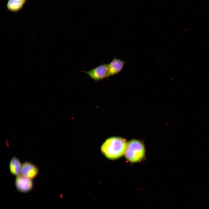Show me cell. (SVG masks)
<instances>
[{
    "mask_svg": "<svg viewBox=\"0 0 209 209\" xmlns=\"http://www.w3.org/2000/svg\"><path fill=\"white\" fill-rule=\"evenodd\" d=\"M127 145L125 139L119 137H112L105 141L101 149L102 153L107 158L115 159L125 154Z\"/></svg>",
    "mask_w": 209,
    "mask_h": 209,
    "instance_id": "6da1fadb",
    "label": "cell"
},
{
    "mask_svg": "<svg viewBox=\"0 0 209 209\" xmlns=\"http://www.w3.org/2000/svg\"><path fill=\"white\" fill-rule=\"evenodd\" d=\"M145 149L143 143L140 141L133 140L127 144L125 156L127 160L131 162H136L143 158Z\"/></svg>",
    "mask_w": 209,
    "mask_h": 209,
    "instance_id": "7a4b0ae2",
    "label": "cell"
},
{
    "mask_svg": "<svg viewBox=\"0 0 209 209\" xmlns=\"http://www.w3.org/2000/svg\"><path fill=\"white\" fill-rule=\"evenodd\" d=\"M108 64H103L88 71H82L96 82L107 78Z\"/></svg>",
    "mask_w": 209,
    "mask_h": 209,
    "instance_id": "3957f363",
    "label": "cell"
},
{
    "mask_svg": "<svg viewBox=\"0 0 209 209\" xmlns=\"http://www.w3.org/2000/svg\"><path fill=\"white\" fill-rule=\"evenodd\" d=\"M15 184L17 190L23 192L30 190L33 186L32 179L26 177L22 174L17 176L15 180Z\"/></svg>",
    "mask_w": 209,
    "mask_h": 209,
    "instance_id": "277c9868",
    "label": "cell"
},
{
    "mask_svg": "<svg viewBox=\"0 0 209 209\" xmlns=\"http://www.w3.org/2000/svg\"><path fill=\"white\" fill-rule=\"evenodd\" d=\"M125 62L121 59L114 58L108 64L107 77L116 74L122 70Z\"/></svg>",
    "mask_w": 209,
    "mask_h": 209,
    "instance_id": "5b68a950",
    "label": "cell"
},
{
    "mask_svg": "<svg viewBox=\"0 0 209 209\" xmlns=\"http://www.w3.org/2000/svg\"><path fill=\"white\" fill-rule=\"evenodd\" d=\"M38 172V168L32 163L25 162L22 164L21 174L23 176L32 179L37 176Z\"/></svg>",
    "mask_w": 209,
    "mask_h": 209,
    "instance_id": "8992f818",
    "label": "cell"
},
{
    "mask_svg": "<svg viewBox=\"0 0 209 209\" xmlns=\"http://www.w3.org/2000/svg\"><path fill=\"white\" fill-rule=\"evenodd\" d=\"M22 165L20 161L17 157H14L10 162V172L12 174L16 176L20 175Z\"/></svg>",
    "mask_w": 209,
    "mask_h": 209,
    "instance_id": "52a82bcc",
    "label": "cell"
},
{
    "mask_svg": "<svg viewBox=\"0 0 209 209\" xmlns=\"http://www.w3.org/2000/svg\"><path fill=\"white\" fill-rule=\"evenodd\" d=\"M26 0H8L7 4V9L12 12L20 11L23 7Z\"/></svg>",
    "mask_w": 209,
    "mask_h": 209,
    "instance_id": "ba28073f",
    "label": "cell"
}]
</instances>
